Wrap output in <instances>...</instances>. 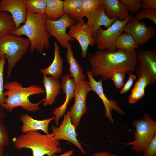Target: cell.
I'll use <instances>...</instances> for the list:
<instances>
[{"instance_id":"6da1fadb","label":"cell","mask_w":156,"mask_h":156,"mask_svg":"<svg viewBox=\"0 0 156 156\" xmlns=\"http://www.w3.org/2000/svg\"><path fill=\"white\" fill-rule=\"evenodd\" d=\"M137 54L136 49L129 51L118 49L114 52L98 50L92 54H88L92 75L94 78L100 76L107 80L117 71L132 74L137 64Z\"/></svg>"},{"instance_id":"7a4b0ae2","label":"cell","mask_w":156,"mask_h":156,"mask_svg":"<svg viewBox=\"0 0 156 156\" xmlns=\"http://www.w3.org/2000/svg\"><path fill=\"white\" fill-rule=\"evenodd\" d=\"M5 97L4 103L1 106L7 111L11 112L17 107L29 112L38 111L40 104L45 100L44 98L39 102L34 103L29 99L31 96L42 94L45 92L42 87L38 85L32 84L28 87H23L17 81L7 82L4 84Z\"/></svg>"},{"instance_id":"3957f363","label":"cell","mask_w":156,"mask_h":156,"mask_svg":"<svg viewBox=\"0 0 156 156\" xmlns=\"http://www.w3.org/2000/svg\"><path fill=\"white\" fill-rule=\"evenodd\" d=\"M27 12L25 22L14 31L13 35L27 36L30 42L31 53H34L36 50L41 54L44 49H48L50 47L49 39L51 36L45 27L46 14H34L27 9Z\"/></svg>"},{"instance_id":"277c9868","label":"cell","mask_w":156,"mask_h":156,"mask_svg":"<svg viewBox=\"0 0 156 156\" xmlns=\"http://www.w3.org/2000/svg\"><path fill=\"white\" fill-rule=\"evenodd\" d=\"M12 142L18 150L31 149L33 156H52L62 151L59 140L55 138L52 133L43 134L37 131H30L14 138Z\"/></svg>"},{"instance_id":"5b68a950","label":"cell","mask_w":156,"mask_h":156,"mask_svg":"<svg viewBox=\"0 0 156 156\" xmlns=\"http://www.w3.org/2000/svg\"><path fill=\"white\" fill-rule=\"evenodd\" d=\"M30 45L28 38L14 35L0 38V60L7 61L8 79L16 63L27 53Z\"/></svg>"},{"instance_id":"8992f818","label":"cell","mask_w":156,"mask_h":156,"mask_svg":"<svg viewBox=\"0 0 156 156\" xmlns=\"http://www.w3.org/2000/svg\"><path fill=\"white\" fill-rule=\"evenodd\" d=\"M133 124L136 128L134 133L135 140L125 144L132 145L131 149L140 154L144 151L156 134V122L149 115L145 114L142 119L134 120Z\"/></svg>"},{"instance_id":"52a82bcc","label":"cell","mask_w":156,"mask_h":156,"mask_svg":"<svg viewBox=\"0 0 156 156\" xmlns=\"http://www.w3.org/2000/svg\"><path fill=\"white\" fill-rule=\"evenodd\" d=\"M132 15V14H130L128 18L124 21L116 20L106 30L103 29L101 27L99 28L95 40V44L98 50L114 52L117 49L115 46L116 40Z\"/></svg>"},{"instance_id":"ba28073f","label":"cell","mask_w":156,"mask_h":156,"mask_svg":"<svg viewBox=\"0 0 156 156\" xmlns=\"http://www.w3.org/2000/svg\"><path fill=\"white\" fill-rule=\"evenodd\" d=\"M76 21L66 14H64L56 20L52 21L46 18L45 27L51 36L56 39L62 47L66 48L68 42L73 41L75 40L70 36L66 30L75 24Z\"/></svg>"},{"instance_id":"9c48e42d","label":"cell","mask_w":156,"mask_h":156,"mask_svg":"<svg viewBox=\"0 0 156 156\" xmlns=\"http://www.w3.org/2000/svg\"><path fill=\"white\" fill-rule=\"evenodd\" d=\"M91 91L92 89L89 81H85L76 85L74 93L75 102L69 111L71 122L76 127L79 125L81 118L87 111L86 97Z\"/></svg>"},{"instance_id":"30bf717a","label":"cell","mask_w":156,"mask_h":156,"mask_svg":"<svg viewBox=\"0 0 156 156\" xmlns=\"http://www.w3.org/2000/svg\"><path fill=\"white\" fill-rule=\"evenodd\" d=\"M135 70L138 77L143 75L149 79L150 85L156 82V51L152 50H139Z\"/></svg>"},{"instance_id":"8fae6325","label":"cell","mask_w":156,"mask_h":156,"mask_svg":"<svg viewBox=\"0 0 156 156\" xmlns=\"http://www.w3.org/2000/svg\"><path fill=\"white\" fill-rule=\"evenodd\" d=\"M123 31L131 34L139 45L147 43L156 34L152 26L140 21L132 16L125 25Z\"/></svg>"},{"instance_id":"7c38bea8","label":"cell","mask_w":156,"mask_h":156,"mask_svg":"<svg viewBox=\"0 0 156 156\" xmlns=\"http://www.w3.org/2000/svg\"><path fill=\"white\" fill-rule=\"evenodd\" d=\"M63 121L59 127L53 125L51 127L52 133L55 139L69 141L76 146L83 154L86 152L77 138L76 127L71 122L69 111L68 110L65 114Z\"/></svg>"},{"instance_id":"4fadbf2b","label":"cell","mask_w":156,"mask_h":156,"mask_svg":"<svg viewBox=\"0 0 156 156\" xmlns=\"http://www.w3.org/2000/svg\"><path fill=\"white\" fill-rule=\"evenodd\" d=\"M92 91L95 92L101 99L105 109V116L112 123L114 122L112 116V112L114 110L119 114L123 116L125 113L123 110L114 100L108 98L104 93L102 86L103 79L96 81L93 77L90 71L86 72Z\"/></svg>"},{"instance_id":"5bb4252c","label":"cell","mask_w":156,"mask_h":156,"mask_svg":"<svg viewBox=\"0 0 156 156\" xmlns=\"http://www.w3.org/2000/svg\"><path fill=\"white\" fill-rule=\"evenodd\" d=\"M68 34L70 37L78 41L81 49L82 56L86 58L89 46H92L95 44L88 25L82 19L69 28Z\"/></svg>"},{"instance_id":"9a60e30c","label":"cell","mask_w":156,"mask_h":156,"mask_svg":"<svg viewBox=\"0 0 156 156\" xmlns=\"http://www.w3.org/2000/svg\"><path fill=\"white\" fill-rule=\"evenodd\" d=\"M0 12H7L12 16L17 29L25 22L27 9L25 0H1Z\"/></svg>"},{"instance_id":"2e32d148","label":"cell","mask_w":156,"mask_h":156,"mask_svg":"<svg viewBox=\"0 0 156 156\" xmlns=\"http://www.w3.org/2000/svg\"><path fill=\"white\" fill-rule=\"evenodd\" d=\"M60 84L63 93L66 94V98L63 104L55 108L53 112V114L55 116L54 120L57 127H58L60 118L65 114L70 101L74 97V90L76 86L73 79L70 77L68 73L62 77Z\"/></svg>"},{"instance_id":"e0dca14e","label":"cell","mask_w":156,"mask_h":156,"mask_svg":"<svg viewBox=\"0 0 156 156\" xmlns=\"http://www.w3.org/2000/svg\"><path fill=\"white\" fill-rule=\"evenodd\" d=\"M87 19L86 23L90 28L92 37L95 42L96 33L99 28L103 26L108 28L117 19L116 18H109L106 14L104 7L102 5L89 16Z\"/></svg>"},{"instance_id":"ac0fdd59","label":"cell","mask_w":156,"mask_h":156,"mask_svg":"<svg viewBox=\"0 0 156 156\" xmlns=\"http://www.w3.org/2000/svg\"><path fill=\"white\" fill-rule=\"evenodd\" d=\"M55 116L45 119L39 120L33 118L27 114H21L20 120L22 123L20 130L22 133L30 131L41 130L46 134H49L48 126L49 123L54 120Z\"/></svg>"},{"instance_id":"d6986e66","label":"cell","mask_w":156,"mask_h":156,"mask_svg":"<svg viewBox=\"0 0 156 156\" xmlns=\"http://www.w3.org/2000/svg\"><path fill=\"white\" fill-rule=\"evenodd\" d=\"M71 44L70 42L66 46V60L69 65V74L70 77L73 79L76 85L86 80V77L83 73V69L75 57L72 49Z\"/></svg>"},{"instance_id":"ffe728a7","label":"cell","mask_w":156,"mask_h":156,"mask_svg":"<svg viewBox=\"0 0 156 156\" xmlns=\"http://www.w3.org/2000/svg\"><path fill=\"white\" fill-rule=\"evenodd\" d=\"M105 13L110 19L116 18L120 21L127 19L129 12L122 2L119 0H102Z\"/></svg>"},{"instance_id":"44dd1931","label":"cell","mask_w":156,"mask_h":156,"mask_svg":"<svg viewBox=\"0 0 156 156\" xmlns=\"http://www.w3.org/2000/svg\"><path fill=\"white\" fill-rule=\"evenodd\" d=\"M42 83L46 92L45 100L43 105H51L55 101L56 98L60 93V82L58 79L51 76L43 75Z\"/></svg>"},{"instance_id":"7402d4cb","label":"cell","mask_w":156,"mask_h":156,"mask_svg":"<svg viewBox=\"0 0 156 156\" xmlns=\"http://www.w3.org/2000/svg\"><path fill=\"white\" fill-rule=\"evenodd\" d=\"M54 58L50 65L48 67L41 70L43 75H49L58 79L63 72V61L60 55V50L57 42L55 41L54 45Z\"/></svg>"},{"instance_id":"603a6c76","label":"cell","mask_w":156,"mask_h":156,"mask_svg":"<svg viewBox=\"0 0 156 156\" xmlns=\"http://www.w3.org/2000/svg\"><path fill=\"white\" fill-rule=\"evenodd\" d=\"M64 14L77 21L84 18L82 0H65L64 1Z\"/></svg>"},{"instance_id":"cb8c5ba5","label":"cell","mask_w":156,"mask_h":156,"mask_svg":"<svg viewBox=\"0 0 156 156\" xmlns=\"http://www.w3.org/2000/svg\"><path fill=\"white\" fill-rule=\"evenodd\" d=\"M138 80L135 83L131 92L128 97L129 103L132 104L135 103L142 98L145 95V89L150 85L148 78L144 75L138 77Z\"/></svg>"},{"instance_id":"d4e9b609","label":"cell","mask_w":156,"mask_h":156,"mask_svg":"<svg viewBox=\"0 0 156 156\" xmlns=\"http://www.w3.org/2000/svg\"><path fill=\"white\" fill-rule=\"evenodd\" d=\"M46 1L47 5L45 14L47 18L55 21L63 15V1L46 0Z\"/></svg>"},{"instance_id":"484cf974","label":"cell","mask_w":156,"mask_h":156,"mask_svg":"<svg viewBox=\"0 0 156 156\" xmlns=\"http://www.w3.org/2000/svg\"><path fill=\"white\" fill-rule=\"evenodd\" d=\"M17 29L11 15L7 12H0V38L13 35Z\"/></svg>"},{"instance_id":"4316f807","label":"cell","mask_w":156,"mask_h":156,"mask_svg":"<svg viewBox=\"0 0 156 156\" xmlns=\"http://www.w3.org/2000/svg\"><path fill=\"white\" fill-rule=\"evenodd\" d=\"M116 49L132 51L139 47L134 39L129 34L125 32L118 37L115 44Z\"/></svg>"},{"instance_id":"83f0119b","label":"cell","mask_w":156,"mask_h":156,"mask_svg":"<svg viewBox=\"0 0 156 156\" xmlns=\"http://www.w3.org/2000/svg\"><path fill=\"white\" fill-rule=\"evenodd\" d=\"M26 8L32 13L38 14H45L46 0H25Z\"/></svg>"},{"instance_id":"f1b7e54d","label":"cell","mask_w":156,"mask_h":156,"mask_svg":"<svg viewBox=\"0 0 156 156\" xmlns=\"http://www.w3.org/2000/svg\"><path fill=\"white\" fill-rule=\"evenodd\" d=\"M84 17L89 16L102 5V0H82Z\"/></svg>"},{"instance_id":"f546056e","label":"cell","mask_w":156,"mask_h":156,"mask_svg":"<svg viewBox=\"0 0 156 156\" xmlns=\"http://www.w3.org/2000/svg\"><path fill=\"white\" fill-rule=\"evenodd\" d=\"M0 119V156H4L5 147L9 142V135L6 127Z\"/></svg>"},{"instance_id":"4dcf8cb0","label":"cell","mask_w":156,"mask_h":156,"mask_svg":"<svg viewBox=\"0 0 156 156\" xmlns=\"http://www.w3.org/2000/svg\"><path fill=\"white\" fill-rule=\"evenodd\" d=\"M135 17L139 21L142 19L148 18L156 25V10L150 9H142L138 12Z\"/></svg>"},{"instance_id":"1f68e13d","label":"cell","mask_w":156,"mask_h":156,"mask_svg":"<svg viewBox=\"0 0 156 156\" xmlns=\"http://www.w3.org/2000/svg\"><path fill=\"white\" fill-rule=\"evenodd\" d=\"M128 11L131 14L137 12L142 7V0H120Z\"/></svg>"},{"instance_id":"d6a6232c","label":"cell","mask_w":156,"mask_h":156,"mask_svg":"<svg viewBox=\"0 0 156 156\" xmlns=\"http://www.w3.org/2000/svg\"><path fill=\"white\" fill-rule=\"evenodd\" d=\"M126 73L124 71H117L111 75L109 80L111 79L114 82L116 89L120 88L124 85V81Z\"/></svg>"},{"instance_id":"836d02e7","label":"cell","mask_w":156,"mask_h":156,"mask_svg":"<svg viewBox=\"0 0 156 156\" xmlns=\"http://www.w3.org/2000/svg\"><path fill=\"white\" fill-rule=\"evenodd\" d=\"M5 58H3L0 60V105L4 103L5 96L4 95V83L3 70L5 63Z\"/></svg>"},{"instance_id":"e575fe53","label":"cell","mask_w":156,"mask_h":156,"mask_svg":"<svg viewBox=\"0 0 156 156\" xmlns=\"http://www.w3.org/2000/svg\"><path fill=\"white\" fill-rule=\"evenodd\" d=\"M143 156H155L156 154V134L144 151Z\"/></svg>"},{"instance_id":"d590c367","label":"cell","mask_w":156,"mask_h":156,"mask_svg":"<svg viewBox=\"0 0 156 156\" xmlns=\"http://www.w3.org/2000/svg\"><path fill=\"white\" fill-rule=\"evenodd\" d=\"M129 75L128 81L124 85L122 89L120 92L121 94H124L127 92L131 88L134 81L136 78V75L132 73H130Z\"/></svg>"},{"instance_id":"8d00e7d4","label":"cell","mask_w":156,"mask_h":156,"mask_svg":"<svg viewBox=\"0 0 156 156\" xmlns=\"http://www.w3.org/2000/svg\"><path fill=\"white\" fill-rule=\"evenodd\" d=\"M142 7L144 9H150L156 10V0H142Z\"/></svg>"},{"instance_id":"74e56055","label":"cell","mask_w":156,"mask_h":156,"mask_svg":"<svg viewBox=\"0 0 156 156\" xmlns=\"http://www.w3.org/2000/svg\"><path fill=\"white\" fill-rule=\"evenodd\" d=\"M94 156H117L115 154H110L107 151H99L93 154Z\"/></svg>"},{"instance_id":"f35d334b","label":"cell","mask_w":156,"mask_h":156,"mask_svg":"<svg viewBox=\"0 0 156 156\" xmlns=\"http://www.w3.org/2000/svg\"><path fill=\"white\" fill-rule=\"evenodd\" d=\"M73 153V151L72 150H70L64 153L61 155H57L54 154L52 156H71Z\"/></svg>"},{"instance_id":"ab89813d","label":"cell","mask_w":156,"mask_h":156,"mask_svg":"<svg viewBox=\"0 0 156 156\" xmlns=\"http://www.w3.org/2000/svg\"><path fill=\"white\" fill-rule=\"evenodd\" d=\"M5 114L3 108L0 105V119L3 120L5 118Z\"/></svg>"}]
</instances>
